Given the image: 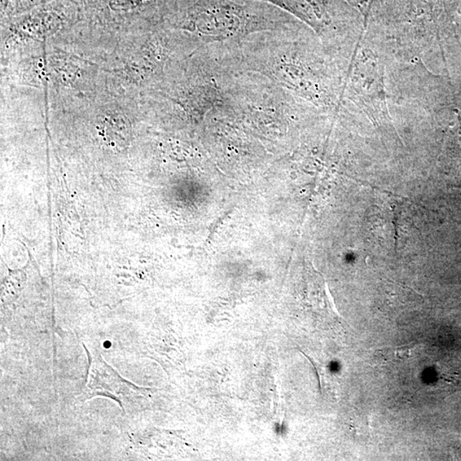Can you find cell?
I'll use <instances>...</instances> for the list:
<instances>
[{
  "label": "cell",
  "instance_id": "6da1fadb",
  "mask_svg": "<svg viewBox=\"0 0 461 461\" xmlns=\"http://www.w3.org/2000/svg\"><path fill=\"white\" fill-rule=\"evenodd\" d=\"M90 368L87 377L85 400L105 397L115 400L124 411L134 410V402L142 397L139 388L123 380L100 357L89 355Z\"/></svg>",
  "mask_w": 461,
  "mask_h": 461
},
{
  "label": "cell",
  "instance_id": "7a4b0ae2",
  "mask_svg": "<svg viewBox=\"0 0 461 461\" xmlns=\"http://www.w3.org/2000/svg\"><path fill=\"white\" fill-rule=\"evenodd\" d=\"M412 345L414 344L397 347V348H389V350H380L381 355H383V357H386V361H390V360H398L403 359L404 357H407L408 355H410L412 350Z\"/></svg>",
  "mask_w": 461,
  "mask_h": 461
},
{
  "label": "cell",
  "instance_id": "3957f363",
  "mask_svg": "<svg viewBox=\"0 0 461 461\" xmlns=\"http://www.w3.org/2000/svg\"><path fill=\"white\" fill-rule=\"evenodd\" d=\"M357 4V6L362 7V9H366L369 7V4L373 2V0H350Z\"/></svg>",
  "mask_w": 461,
  "mask_h": 461
}]
</instances>
